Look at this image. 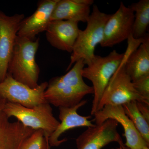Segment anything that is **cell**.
I'll use <instances>...</instances> for the list:
<instances>
[{"label":"cell","instance_id":"obj_1","mask_svg":"<svg viewBox=\"0 0 149 149\" xmlns=\"http://www.w3.org/2000/svg\"><path fill=\"white\" fill-rule=\"evenodd\" d=\"M85 65L84 61L80 60L66 74L52 78L45 91L46 101L58 108L71 107L87 95L94 94L93 87L83 80L82 71Z\"/></svg>","mask_w":149,"mask_h":149},{"label":"cell","instance_id":"obj_2","mask_svg":"<svg viewBox=\"0 0 149 149\" xmlns=\"http://www.w3.org/2000/svg\"><path fill=\"white\" fill-rule=\"evenodd\" d=\"M39 47V38L30 40L17 36L8 69L14 79L32 88L39 85L40 68L35 60Z\"/></svg>","mask_w":149,"mask_h":149},{"label":"cell","instance_id":"obj_3","mask_svg":"<svg viewBox=\"0 0 149 149\" xmlns=\"http://www.w3.org/2000/svg\"><path fill=\"white\" fill-rule=\"evenodd\" d=\"M111 15L102 12L96 5L93 6L86 28L79 32L67 70H69L72 65L80 60L83 59L87 65L93 59L95 55L96 46L102 41L105 25Z\"/></svg>","mask_w":149,"mask_h":149},{"label":"cell","instance_id":"obj_4","mask_svg":"<svg viewBox=\"0 0 149 149\" xmlns=\"http://www.w3.org/2000/svg\"><path fill=\"white\" fill-rule=\"evenodd\" d=\"M124 54L112 51L105 57L95 55L91 62L82 71L83 77L93 83L94 90L91 114L94 115L97 111L99 103L107 85L113 74L121 64Z\"/></svg>","mask_w":149,"mask_h":149},{"label":"cell","instance_id":"obj_5","mask_svg":"<svg viewBox=\"0 0 149 149\" xmlns=\"http://www.w3.org/2000/svg\"><path fill=\"white\" fill-rule=\"evenodd\" d=\"M3 109L9 118L12 116L16 118L24 126L34 130H42L49 137L60 124L59 121L54 117L52 109L48 102L28 108L6 102Z\"/></svg>","mask_w":149,"mask_h":149},{"label":"cell","instance_id":"obj_6","mask_svg":"<svg viewBox=\"0 0 149 149\" xmlns=\"http://www.w3.org/2000/svg\"><path fill=\"white\" fill-rule=\"evenodd\" d=\"M131 101L149 102L137 93L133 82L125 69L124 58L116 71L112 76L104 91L97 108V111L107 105H122Z\"/></svg>","mask_w":149,"mask_h":149},{"label":"cell","instance_id":"obj_7","mask_svg":"<svg viewBox=\"0 0 149 149\" xmlns=\"http://www.w3.org/2000/svg\"><path fill=\"white\" fill-rule=\"evenodd\" d=\"M47 85L48 82H43L37 88H32L17 81L8 73L4 80L0 83V96L7 102L32 108L47 102L45 97Z\"/></svg>","mask_w":149,"mask_h":149},{"label":"cell","instance_id":"obj_8","mask_svg":"<svg viewBox=\"0 0 149 149\" xmlns=\"http://www.w3.org/2000/svg\"><path fill=\"white\" fill-rule=\"evenodd\" d=\"M134 20L133 10L120 2L118 10L111 15L105 25L100 46L111 47L128 40L132 35Z\"/></svg>","mask_w":149,"mask_h":149},{"label":"cell","instance_id":"obj_9","mask_svg":"<svg viewBox=\"0 0 149 149\" xmlns=\"http://www.w3.org/2000/svg\"><path fill=\"white\" fill-rule=\"evenodd\" d=\"M24 17L23 14L9 16L0 10V83L7 74L19 25Z\"/></svg>","mask_w":149,"mask_h":149},{"label":"cell","instance_id":"obj_10","mask_svg":"<svg viewBox=\"0 0 149 149\" xmlns=\"http://www.w3.org/2000/svg\"><path fill=\"white\" fill-rule=\"evenodd\" d=\"M118 123L116 120L108 119L101 124L89 127L76 140L77 149H102L112 142L124 144L118 133Z\"/></svg>","mask_w":149,"mask_h":149},{"label":"cell","instance_id":"obj_11","mask_svg":"<svg viewBox=\"0 0 149 149\" xmlns=\"http://www.w3.org/2000/svg\"><path fill=\"white\" fill-rule=\"evenodd\" d=\"M96 125L101 124L108 119L116 120L124 129V136L126 139L125 146L131 149H142L149 147L136 129L133 122L125 114L122 105L105 106L94 114Z\"/></svg>","mask_w":149,"mask_h":149},{"label":"cell","instance_id":"obj_12","mask_svg":"<svg viewBox=\"0 0 149 149\" xmlns=\"http://www.w3.org/2000/svg\"><path fill=\"white\" fill-rule=\"evenodd\" d=\"M58 0H42L37 4L32 15L24 17L19 25L17 36L35 40L37 35L46 32L51 22L52 13Z\"/></svg>","mask_w":149,"mask_h":149},{"label":"cell","instance_id":"obj_13","mask_svg":"<svg viewBox=\"0 0 149 149\" xmlns=\"http://www.w3.org/2000/svg\"><path fill=\"white\" fill-rule=\"evenodd\" d=\"M6 101L0 96V149H19L35 131L17 120L12 122L4 111Z\"/></svg>","mask_w":149,"mask_h":149},{"label":"cell","instance_id":"obj_14","mask_svg":"<svg viewBox=\"0 0 149 149\" xmlns=\"http://www.w3.org/2000/svg\"><path fill=\"white\" fill-rule=\"evenodd\" d=\"M86 100H83L76 105L71 107H59V118L61 120L60 124L56 130L48 138L51 147H57L66 141V139L60 140V137L65 131L77 127H94L96 124L90 120L91 116H82L77 113L80 108L87 103Z\"/></svg>","mask_w":149,"mask_h":149},{"label":"cell","instance_id":"obj_15","mask_svg":"<svg viewBox=\"0 0 149 149\" xmlns=\"http://www.w3.org/2000/svg\"><path fill=\"white\" fill-rule=\"evenodd\" d=\"M80 31L78 22L52 21L45 32L46 39L54 47L71 53Z\"/></svg>","mask_w":149,"mask_h":149},{"label":"cell","instance_id":"obj_16","mask_svg":"<svg viewBox=\"0 0 149 149\" xmlns=\"http://www.w3.org/2000/svg\"><path fill=\"white\" fill-rule=\"evenodd\" d=\"M124 53L125 69L132 82L149 74V37L148 34L136 49L131 44Z\"/></svg>","mask_w":149,"mask_h":149},{"label":"cell","instance_id":"obj_17","mask_svg":"<svg viewBox=\"0 0 149 149\" xmlns=\"http://www.w3.org/2000/svg\"><path fill=\"white\" fill-rule=\"evenodd\" d=\"M90 15V6L80 4L75 0H58L54 9L51 20L87 22Z\"/></svg>","mask_w":149,"mask_h":149},{"label":"cell","instance_id":"obj_18","mask_svg":"<svg viewBox=\"0 0 149 149\" xmlns=\"http://www.w3.org/2000/svg\"><path fill=\"white\" fill-rule=\"evenodd\" d=\"M134 13L132 36L133 39L139 40L148 34L149 24V1L141 0L129 6Z\"/></svg>","mask_w":149,"mask_h":149},{"label":"cell","instance_id":"obj_19","mask_svg":"<svg viewBox=\"0 0 149 149\" xmlns=\"http://www.w3.org/2000/svg\"><path fill=\"white\" fill-rule=\"evenodd\" d=\"M122 106L125 114L133 122L144 141L149 145V123L139 111L136 101L128 102Z\"/></svg>","mask_w":149,"mask_h":149},{"label":"cell","instance_id":"obj_20","mask_svg":"<svg viewBox=\"0 0 149 149\" xmlns=\"http://www.w3.org/2000/svg\"><path fill=\"white\" fill-rule=\"evenodd\" d=\"M19 149H47V137L42 130H35L22 144Z\"/></svg>","mask_w":149,"mask_h":149},{"label":"cell","instance_id":"obj_21","mask_svg":"<svg viewBox=\"0 0 149 149\" xmlns=\"http://www.w3.org/2000/svg\"><path fill=\"white\" fill-rule=\"evenodd\" d=\"M132 82L133 87L137 93L146 101L149 102V74Z\"/></svg>","mask_w":149,"mask_h":149},{"label":"cell","instance_id":"obj_22","mask_svg":"<svg viewBox=\"0 0 149 149\" xmlns=\"http://www.w3.org/2000/svg\"><path fill=\"white\" fill-rule=\"evenodd\" d=\"M136 104L138 109L141 114L146 120L149 123V104L139 102H136Z\"/></svg>","mask_w":149,"mask_h":149},{"label":"cell","instance_id":"obj_23","mask_svg":"<svg viewBox=\"0 0 149 149\" xmlns=\"http://www.w3.org/2000/svg\"><path fill=\"white\" fill-rule=\"evenodd\" d=\"M118 149H131L130 148H128V147H126V146H125V145L123 144V145H121V146H119V148ZM142 149H149V147H146L145 148H143Z\"/></svg>","mask_w":149,"mask_h":149},{"label":"cell","instance_id":"obj_24","mask_svg":"<svg viewBox=\"0 0 149 149\" xmlns=\"http://www.w3.org/2000/svg\"><path fill=\"white\" fill-rule=\"evenodd\" d=\"M45 135L46 137H47V149H51V146H50L49 144V141H48V138H49V136L46 133H45Z\"/></svg>","mask_w":149,"mask_h":149},{"label":"cell","instance_id":"obj_25","mask_svg":"<svg viewBox=\"0 0 149 149\" xmlns=\"http://www.w3.org/2000/svg\"><path fill=\"white\" fill-rule=\"evenodd\" d=\"M111 149H114V148H111Z\"/></svg>","mask_w":149,"mask_h":149}]
</instances>
